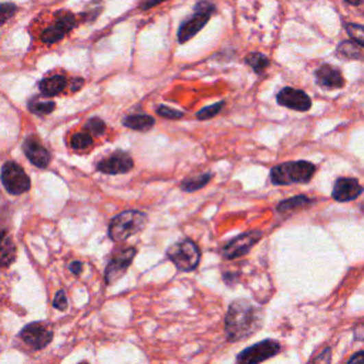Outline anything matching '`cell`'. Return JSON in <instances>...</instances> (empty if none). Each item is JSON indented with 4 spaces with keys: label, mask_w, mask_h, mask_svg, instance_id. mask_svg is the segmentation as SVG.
I'll use <instances>...</instances> for the list:
<instances>
[{
    "label": "cell",
    "mask_w": 364,
    "mask_h": 364,
    "mask_svg": "<svg viewBox=\"0 0 364 364\" xmlns=\"http://www.w3.org/2000/svg\"><path fill=\"white\" fill-rule=\"evenodd\" d=\"M262 326V312L247 300H235L225 317V333L229 341L246 340Z\"/></svg>",
    "instance_id": "1"
},
{
    "label": "cell",
    "mask_w": 364,
    "mask_h": 364,
    "mask_svg": "<svg viewBox=\"0 0 364 364\" xmlns=\"http://www.w3.org/2000/svg\"><path fill=\"white\" fill-rule=\"evenodd\" d=\"M316 172L315 164L309 161L283 162L271 171V182L274 185L308 184Z\"/></svg>",
    "instance_id": "2"
},
{
    "label": "cell",
    "mask_w": 364,
    "mask_h": 364,
    "mask_svg": "<svg viewBox=\"0 0 364 364\" xmlns=\"http://www.w3.org/2000/svg\"><path fill=\"white\" fill-rule=\"evenodd\" d=\"M147 225V215L140 210H125L114 217L108 226V236L114 242H124L130 236L141 232Z\"/></svg>",
    "instance_id": "3"
},
{
    "label": "cell",
    "mask_w": 364,
    "mask_h": 364,
    "mask_svg": "<svg viewBox=\"0 0 364 364\" xmlns=\"http://www.w3.org/2000/svg\"><path fill=\"white\" fill-rule=\"evenodd\" d=\"M167 256L177 266L178 271L191 272L197 269V266L199 265L201 251L194 241L184 239L171 245L167 251Z\"/></svg>",
    "instance_id": "4"
},
{
    "label": "cell",
    "mask_w": 364,
    "mask_h": 364,
    "mask_svg": "<svg viewBox=\"0 0 364 364\" xmlns=\"http://www.w3.org/2000/svg\"><path fill=\"white\" fill-rule=\"evenodd\" d=\"M217 8L213 3L209 2L197 3L193 16H189L186 21H184L178 29V42L182 45L193 39L198 32H201L206 26L210 16H213Z\"/></svg>",
    "instance_id": "5"
},
{
    "label": "cell",
    "mask_w": 364,
    "mask_h": 364,
    "mask_svg": "<svg viewBox=\"0 0 364 364\" xmlns=\"http://www.w3.org/2000/svg\"><path fill=\"white\" fill-rule=\"evenodd\" d=\"M3 186L12 195H22L30 189V180L21 165L13 161L6 162L2 167V174H0Z\"/></svg>",
    "instance_id": "6"
},
{
    "label": "cell",
    "mask_w": 364,
    "mask_h": 364,
    "mask_svg": "<svg viewBox=\"0 0 364 364\" xmlns=\"http://www.w3.org/2000/svg\"><path fill=\"white\" fill-rule=\"evenodd\" d=\"M280 350V344L275 340H263L254 346L245 349L238 356L239 364H259L267 359L276 356Z\"/></svg>",
    "instance_id": "7"
},
{
    "label": "cell",
    "mask_w": 364,
    "mask_h": 364,
    "mask_svg": "<svg viewBox=\"0 0 364 364\" xmlns=\"http://www.w3.org/2000/svg\"><path fill=\"white\" fill-rule=\"evenodd\" d=\"M75 27V19L71 13L60 10L56 14V22L53 26L45 29L40 34V40L45 45H54L60 42L63 37Z\"/></svg>",
    "instance_id": "8"
},
{
    "label": "cell",
    "mask_w": 364,
    "mask_h": 364,
    "mask_svg": "<svg viewBox=\"0 0 364 364\" xmlns=\"http://www.w3.org/2000/svg\"><path fill=\"white\" fill-rule=\"evenodd\" d=\"M260 238H262V232L259 231L245 232L234 238L231 242H228L222 249V255L225 259H229V260L242 258L246 254H249V251H251V249L260 241Z\"/></svg>",
    "instance_id": "9"
},
{
    "label": "cell",
    "mask_w": 364,
    "mask_h": 364,
    "mask_svg": "<svg viewBox=\"0 0 364 364\" xmlns=\"http://www.w3.org/2000/svg\"><path fill=\"white\" fill-rule=\"evenodd\" d=\"M21 337L32 349L42 350L51 343L53 332L47 328L46 324L40 321H34V323L25 326L21 332Z\"/></svg>",
    "instance_id": "10"
},
{
    "label": "cell",
    "mask_w": 364,
    "mask_h": 364,
    "mask_svg": "<svg viewBox=\"0 0 364 364\" xmlns=\"http://www.w3.org/2000/svg\"><path fill=\"white\" fill-rule=\"evenodd\" d=\"M136 255H137L136 247H127L114 256L106 267V283L114 284L120 278H123L128 267L131 266L134 258H136Z\"/></svg>",
    "instance_id": "11"
},
{
    "label": "cell",
    "mask_w": 364,
    "mask_h": 364,
    "mask_svg": "<svg viewBox=\"0 0 364 364\" xmlns=\"http://www.w3.org/2000/svg\"><path fill=\"white\" fill-rule=\"evenodd\" d=\"M276 100L282 107L300 112L308 111L312 107V100L309 95L302 90H296L292 87L282 88L276 95Z\"/></svg>",
    "instance_id": "12"
},
{
    "label": "cell",
    "mask_w": 364,
    "mask_h": 364,
    "mask_svg": "<svg viewBox=\"0 0 364 364\" xmlns=\"http://www.w3.org/2000/svg\"><path fill=\"white\" fill-rule=\"evenodd\" d=\"M134 167L132 158L124 151L114 152L112 156L104 158L97 164V169L103 174L117 175V174H127Z\"/></svg>",
    "instance_id": "13"
},
{
    "label": "cell",
    "mask_w": 364,
    "mask_h": 364,
    "mask_svg": "<svg viewBox=\"0 0 364 364\" xmlns=\"http://www.w3.org/2000/svg\"><path fill=\"white\" fill-rule=\"evenodd\" d=\"M363 194V186L356 178H339L336 180L332 191V197L337 202H350Z\"/></svg>",
    "instance_id": "14"
},
{
    "label": "cell",
    "mask_w": 364,
    "mask_h": 364,
    "mask_svg": "<svg viewBox=\"0 0 364 364\" xmlns=\"http://www.w3.org/2000/svg\"><path fill=\"white\" fill-rule=\"evenodd\" d=\"M315 75H316L319 86L326 90H337L344 86V79H343L341 71L330 64L320 66L316 70Z\"/></svg>",
    "instance_id": "15"
},
{
    "label": "cell",
    "mask_w": 364,
    "mask_h": 364,
    "mask_svg": "<svg viewBox=\"0 0 364 364\" xmlns=\"http://www.w3.org/2000/svg\"><path fill=\"white\" fill-rule=\"evenodd\" d=\"M25 154L29 158V161L37 167V168H47L50 164V152L33 138H27L23 144Z\"/></svg>",
    "instance_id": "16"
},
{
    "label": "cell",
    "mask_w": 364,
    "mask_h": 364,
    "mask_svg": "<svg viewBox=\"0 0 364 364\" xmlns=\"http://www.w3.org/2000/svg\"><path fill=\"white\" fill-rule=\"evenodd\" d=\"M66 86H67V79L62 74L46 77L39 83V88L45 97H54V95H59Z\"/></svg>",
    "instance_id": "17"
},
{
    "label": "cell",
    "mask_w": 364,
    "mask_h": 364,
    "mask_svg": "<svg viewBox=\"0 0 364 364\" xmlns=\"http://www.w3.org/2000/svg\"><path fill=\"white\" fill-rule=\"evenodd\" d=\"M16 259V245L9 234L0 232V267L10 266Z\"/></svg>",
    "instance_id": "18"
},
{
    "label": "cell",
    "mask_w": 364,
    "mask_h": 364,
    "mask_svg": "<svg viewBox=\"0 0 364 364\" xmlns=\"http://www.w3.org/2000/svg\"><path fill=\"white\" fill-rule=\"evenodd\" d=\"M154 119L148 114H130L123 120V124L134 131H147L154 125Z\"/></svg>",
    "instance_id": "19"
},
{
    "label": "cell",
    "mask_w": 364,
    "mask_h": 364,
    "mask_svg": "<svg viewBox=\"0 0 364 364\" xmlns=\"http://www.w3.org/2000/svg\"><path fill=\"white\" fill-rule=\"evenodd\" d=\"M311 204H313V199L308 198L306 195H298V197H293V198L279 202L276 210L279 214H286V213H292V210H296V209L309 206Z\"/></svg>",
    "instance_id": "20"
},
{
    "label": "cell",
    "mask_w": 364,
    "mask_h": 364,
    "mask_svg": "<svg viewBox=\"0 0 364 364\" xmlns=\"http://www.w3.org/2000/svg\"><path fill=\"white\" fill-rule=\"evenodd\" d=\"M213 174L210 172H205V174H201L198 177H194V178H188V180H184L181 182V189L185 191V193H195V191L206 186L210 180H213Z\"/></svg>",
    "instance_id": "21"
},
{
    "label": "cell",
    "mask_w": 364,
    "mask_h": 364,
    "mask_svg": "<svg viewBox=\"0 0 364 364\" xmlns=\"http://www.w3.org/2000/svg\"><path fill=\"white\" fill-rule=\"evenodd\" d=\"M336 53L339 56H341L343 59H354V60L363 59V50H361V47L357 43H354L353 40L341 42L337 46Z\"/></svg>",
    "instance_id": "22"
},
{
    "label": "cell",
    "mask_w": 364,
    "mask_h": 364,
    "mask_svg": "<svg viewBox=\"0 0 364 364\" xmlns=\"http://www.w3.org/2000/svg\"><path fill=\"white\" fill-rule=\"evenodd\" d=\"M245 63L251 67L256 74H262L267 66H269V59L262 53H251L246 56Z\"/></svg>",
    "instance_id": "23"
},
{
    "label": "cell",
    "mask_w": 364,
    "mask_h": 364,
    "mask_svg": "<svg viewBox=\"0 0 364 364\" xmlns=\"http://www.w3.org/2000/svg\"><path fill=\"white\" fill-rule=\"evenodd\" d=\"M27 107L33 114H36V116H46V114H50L51 111H54L56 103L51 100L43 101L39 99H33L32 101H29Z\"/></svg>",
    "instance_id": "24"
},
{
    "label": "cell",
    "mask_w": 364,
    "mask_h": 364,
    "mask_svg": "<svg viewBox=\"0 0 364 364\" xmlns=\"http://www.w3.org/2000/svg\"><path fill=\"white\" fill-rule=\"evenodd\" d=\"M93 145V137L87 132H77L71 137V148L75 151H83Z\"/></svg>",
    "instance_id": "25"
},
{
    "label": "cell",
    "mask_w": 364,
    "mask_h": 364,
    "mask_svg": "<svg viewBox=\"0 0 364 364\" xmlns=\"http://www.w3.org/2000/svg\"><path fill=\"white\" fill-rule=\"evenodd\" d=\"M346 32L354 43H357L360 47H364V26L363 25L348 23Z\"/></svg>",
    "instance_id": "26"
},
{
    "label": "cell",
    "mask_w": 364,
    "mask_h": 364,
    "mask_svg": "<svg viewBox=\"0 0 364 364\" xmlns=\"http://www.w3.org/2000/svg\"><path fill=\"white\" fill-rule=\"evenodd\" d=\"M225 103L223 101H219V103H215L213 106H208V107H204L202 110H199L197 112V117L198 120H209V119H213L215 117L217 114H219V111L223 108Z\"/></svg>",
    "instance_id": "27"
},
{
    "label": "cell",
    "mask_w": 364,
    "mask_h": 364,
    "mask_svg": "<svg viewBox=\"0 0 364 364\" xmlns=\"http://www.w3.org/2000/svg\"><path fill=\"white\" fill-rule=\"evenodd\" d=\"M17 8L13 3H0V27H2L6 22L16 14Z\"/></svg>",
    "instance_id": "28"
},
{
    "label": "cell",
    "mask_w": 364,
    "mask_h": 364,
    "mask_svg": "<svg viewBox=\"0 0 364 364\" xmlns=\"http://www.w3.org/2000/svg\"><path fill=\"white\" fill-rule=\"evenodd\" d=\"M86 130L90 131L91 134H94V136H101V134H104V131H106V123L97 117L90 119L86 123Z\"/></svg>",
    "instance_id": "29"
},
{
    "label": "cell",
    "mask_w": 364,
    "mask_h": 364,
    "mask_svg": "<svg viewBox=\"0 0 364 364\" xmlns=\"http://www.w3.org/2000/svg\"><path fill=\"white\" fill-rule=\"evenodd\" d=\"M157 112L160 114L161 117L168 119V120H178V119L184 117L182 111H178L175 108H171V107H167V106H160L157 108Z\"/></svg>",
    "instance_id": "30"
},
{
    "label": "cell",
    "mask_w": 364,
    "mask_h": 364,
    "mask_svg": "<svg viewBox=\"0 0 364 364\" xmlns=\"http://www.w3.org/2000/svg\"><path fill=\"white\" fill-rule=\"evenodd\" d=\"M53 306H54V309H57V311H66L67 309V296H66L64 291H59L56 293V296L53 299Z\"/></svg>",
    "instance_id": "31"
},
{
    "label": "cell",
    "mask_w": 364,
    "mask_h": 364,
    "mask_svg": "<svg viewBox=\"0 0 364 364\" xmlns=\"http://www.w3.org/2000/svg\"><path fill=\"white\" fill-rule=\"evenodd\" d=\"M330 356H332L330 349H324V350L316 357V360H315L313 364H330Z\"/></svg>",
    "instance_id": "32"
},
{
    "label": "cell",
    "mask_w": 364,
    "mask_h": 364,
    "mask_svg": "<svg viewBox=\"0 0 364 364\" xmlns=\"http://www.w3.org/2000/svg\"><path fill=\"white\" fill-rule=\"evenodd\" d=\"M69 269H70V272L73 274V275H80L82 272H83V263L82 262H79V260H73L71 263H70V266H69Z\"/></svg>",
    "instance_id": "33"
},
{
    "label": "cell",
    "mask_w": 364,
    "mask_h": 364,
    "mask_svg": "<svg viewBox=\"0 0 364 364\" xmlns=\"http://www.w3.org/2000/svg\"><path fill=\"white\" fill-rule=\"evenodd\" d=\"M346 364H364V352L356 353Z\"/></svg>",
    "instance_id": "34"
},
{
    "label": "cell",
    "mask_w": 364,
    "mask_h": 364,
    "mask_svg": "<svg viewBox=\"0 0 364 364\" xmlns=\"http://www.w3.org/2000/svg\"><path fill=\"white\" fill-rule=\"evenodd\" d=\"M83 84H84V80H83V79H75V80L73 82V84H71V91H77V90H80V88L83 87Z\"/></svg>",
    "instance_id": "35"
},
{
    "label": "cell",
    "mask_w": 364,
    "mask_h": 364,
    "mask_svg": "<svg viewBox=\"0 0 364 364\" xmlns=\"http://www.w3.org/2000/svg\"><path fill=\"white\" fill-rule=\"evenodd\" d=\"M162 2H148V3H141L140 5V8L143 9V10H147V9H149V8H154V6H158V5H161Z\"/></svg>",
    "instance_id": "36"
},
{
    "label": "cell",
    "mask_w": 364,
    "mask_h": 364,
    "mask_svg": "<svg viewBox=\"0 0 364 364\" xmlns=\"http://www.w3.org/2000/svg\"><path fill=\"white\" fill-rule=\"evenodd\" d=\"M361 3H363L361 0H360V2H353V0H346V5H352V6H359Z\"/></svg>",
    "instance_id": "37"
},
{
    "label": "cell",
    "mask_w": 364,
    "mask_h": 364,
    "mask_svg": "<svg viewBox=\"0 0 364 364\" xmlns=\"http://www.w3.org/2000/svg\"><path fill=\"white\" fill-rule=\"evenodd\" d=\"M79 364H88V363H86V361H83V363H79Z\"/></svg>",
    "instance_id": "38"
}]
</instances>
